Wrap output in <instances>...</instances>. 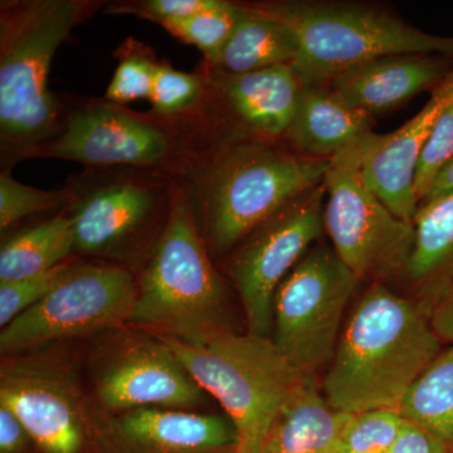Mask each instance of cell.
<instances>
[{
	"instance_id": "obj_29",
	"label": "cell",
	"mask_w": 453,
	"mask_h": 453,
	"mask_svg": "<svg viewBox=\"0 0 453 453\" xmlns=\"http://www.w3.org/2000/svg\"><path fill=\"white\" fill-rule=\"evenodd\" d=\"M61 196L43 192L14 180L9 174L0 177V229L4 231L14 223L40 211L52 210Z\"/></svg>"
},
{
	"instance_id": "obj_26",
	"label": "cell",
	"mask_w": 453,
	"mask_h": 453,
	"mask_svg": "<svg viewBox=\"0 0 453 453\" xmlns=\"http://www.w3.org/2000/svg\"><path fill=\"white\" fill-rule=\"evenodd\" d=\"M404 422L396 410L351 414L340 440L339 453H387L401 434Z\"/></svg>"
},
{
	"instance_id": "obj_37",
	"label": "cell",
	"mask_w": 453,
	"mask_h": 453,
	"mask_svg": "<svg viewBox=\"0 0 453 453\" xmlns=\"http://www.w3.org/2000/svg\"><path fill=\"white\" fill-rule=\"evenodd\" d=\"M234 453H264V442H255L251 445L238 446Z\"/></svg>"
},
{
	"instance_id": "obj_32",
	"label": "cell",
	"mask_w": 453,
	"mask_h": 453,
	"mask_svg": "<svg viewBox=\"0 0 453 453\" xmlns=\"http://www.w3.org/2000/svg\"><path fill=\"white\" fill-rule=\"evenodd\" d=\"M217 2L219 0H148V2L121 5L119 12L135 14L163 26L164 23L186 19L208 11L213 8Z\"/></svg>"
},
{
	"instance_id": "obj_30",
	"label": "cell",
	"mask_w": 453,
	"mask_h": 453,
	"mask_svg": "<svg viewBox=\"0 0 453 453\" xmlns=\"http://www.w3.org/2000/svg\"><path fill=\"white\" fill-rule=\"evenodd\" d=\"M202 91V83L193 74L179 73L165 65H157L150 101L157 112L175 113L192 106Z\"/></svg>"
},
{
	"instance_id": "obj_14",
	"label": "cell",
	"mask_w": 453,
	"mask_h": 453,
	"mask_svg": "<svg viewBox=\"0 0 453 453\" xmlns=\"http://www.w3.org/2000/svg\"><path fill=\"white\" fill-rule=\"evenodd\" d=\"M240 434L228 417L146 407L113 418L106 434L110 453H228Z\"/></svg>"
},
{
	"instance_id": "obj_15",
	"label": "cell",
	"mask_w": 453,
	"mask_h": 453,
	"mask_svg": "<svg viewBox=\"0 0 453 453\" xmlns=\"http://www.w3.org/2000/svg\"><path fill=\"white\" fill-rule=\"evenodd\" d=\"M163 131L107 107L74 112L64 133L50 144V154L94 165L150 164L169 151Z\"/></svg>"
},
{
	"instance_id": "obj_20",
	"label": "cell",
	"mask_w": 453,
	"mask_h": 453,
	"mask_svg": "<svg viewBox=\"0 0 453 453\" xmlns=\"http://www.w3.org/2000/svg\"><path fill=\"white\" fill-rule=\"evenodd\" d=\"M154 195L138 184L98 190L73 214L74 250L104 253L133 234L153 208Z\"/></svg>"
},
{
	"instance_id": "obj_21",
	"label": "cell",
	"mask_w": 453,
	"mask_h": 453,
	"mask_svg": "<svg viewBox=\"0 0 453 453\" xmlns=\"http://www.w3.org/2000/svg\"><path fill=\"white\" fill-rule=\"evenodd\" d=\"M414 229L416 241L405 279L429 311L453 285V193L422 203Z\"/></svg>"
},
{
	"instance_id": "obj_13",
	"label": "cell",
	"mask_w": 453,
	"mask_h": 453,
	"mask_svg": "<svg viewBox=\"0 0 453 453\" xmlns=\"http://www.w3.org/2000/svg\"><path fill=\"white\" fill-rule=\"evenodd\" d=\"M453 103V70L412 120L387 135L372 133L362 142L366 184L399 219L414 223L419 201L414 189L419 157L434 125Z\"/></svg>"
},
{
	"instance_id": "obj_22",
	"label": "cell",
	"mask_w": 453,
	"mask_h": 453,
	"mask_svg": "<svg viewBox=\"0 0 453 453\" xmlns=\"http://www.w3.org/2000/svg\"><path fill=\"white\" fill-rule=\"evenodd\" d=\"M299 55L296 35L281 20L243 7V16L223 47L217 65L226 73H255L294 65Z\"/></svg>"
},
{
	"instance_id": "obj_1",
	"label": "cell",
	"mask_w": 453,
	"mask_h": 453,
	"mask_svg": "<svg viewBox=\"0 0 453 453\" xmlns=\"http://www.w3.org/2000/svg\"><path fill=\"white\" fill-rule=\"evenodd\" d=\"M442 351L421 303L377 282L351 311L324 380L340 412L396 410L417 378Z\"/></svg>"
},
{
	"instance_id": "obj_33",
	"label": "cell",
	"mask_w": 453,
	"mask_h": 453,
	"mask_svg": "<svg viewBox=\"0 0 453 453\" xmlns=\"http://www.w3.org/2000/svg\"><path fill=\"white\" fill-rule=\"evenodd\" d=\"M387 453H452V449L426 429L405 421Z\"/></svg>"
},
{
	"instance_id": "obj_18",
	"label": "cell",
	"mask_w": 453,
	"mask_h": 453,
	"mask_svg": "<svg viewBox=\"0 0 453 453\" xmlns=\"http://www.w3.org/2000/svg\"><path fill=\"white\" fill-rule=\"evenodd\" d=\"M351 414L330 405L306 377L288 396L268 429L264 453H339Z\"/></svg>"
},
{
	"instance_id": "obj_10",
	"label": "cell",
	"mask_w": 453,
	"mask_h": 453,
	"mask_svg": "<svg viewBox=\"0 0 453 453\" xmlns=\"http://www.w3.org/2000/svg\"><path fill=\"white\" fill-rule=\"evenodd\" d=\"M325 195L321 184L286 205L253 231L235 256L232 279L250 334L271 338L276 292L323 234Z\"/></svg>"
},
{
	"instance_id": "obj_35",
	"label": "cell",
	"mask_w": 453,
	"mask_h": 453,
	"mask_svg": "<svg viewBox=\"0 0 453 453\" xmlns=\"http://www.w3.org/2000/svg\"><path fill=\"white\" fill-rule=\"evenodd\" d=\"M434 332L443 342H453V285L429 310Z\"/></svg>"
},
{
	"instance_id": "obj_17",
	"label": "cell",
	"mask_w": 453,
	"mask_h": 453,
	"mask_svg": "<svg viewBox=\"0 0 453 453\" xmlns=\"http://www.w3.org/2000/svg\"><path fill=\"white\" fill-rule=\"evenodd\" d=\"M374 118L351 106L327 83L303 85L285 136L300 155L330 160L372 133Z\"/></svg>"
},
{
	"instance_id": "obj_16",
	"label": "cell",
	"mask_w": 453,
	"mask_h": 453,
	"mask_svg": "<svg viewBox=\"0 0 453 453\" xmlns=\"http://www.w3.org/2000/svg\"><path fill=\"white\" fill-rule=\"evenodd\" d=\"M452 65V58L440 55L383 57L345 71L327 85L351 106L375 118L395 111L421 92L434 91Z\"/></svg>"
},
{
	"instance_id": "obj_7",
	"label": "cell",
	"mask_w": 453,
	"mask_h": 453,
	"mask_svg": "<svg viewBox=\"0 0 453 453\" xmlns=\"http://www.w3.org/2000/svg\"><path fill=\"white\" fill-rule=\"evenodd\" d=\"M362 142L330 159L324 228L334 251L357 279L405 277L416 241L414 223L396 217L366 184Z\"/></svg>"
},
{
	"instance_id": "obj_39",
	"label": "cell",
	"mask_w": 453,
	"mask_h": 453,
	"mask_svg": "<svg viewBox=\"0 0 453 453\" xmlns=\"http://www.w3.org/2000/svg\"><path fill=\"white\" fill-rule=\"evenodd\" d=\"M452 453H453V447H452Z\"/></svg>"
},
{
	"instance_id": "obj_3",
	"label": "cell",
	"mask_w": 453,
	"mask_h": 453,
	"mask_svg": "<svg viewBox=\"0 0 453 453\" xmlns=\"http://www.w3.org/2000/svg\"><path fill=\"white\" fill-rule=\"evenodd\" d=\"M89 8L79 0L3 3L0 17V129L31 144L55 131L57 103L49 89L53 57Z\"/></svg>"
},
{
	"instance_id": "obj_31",
	"label": "cell",
	"mask_w": 453,
	"mask_h": 453,
	"mask_svg": "<svg viewBox=\"0 0 453 453\" xmlns=\"http://www.w3.org/2000/svg\"><path fill=\"white\" fill-rule=\"evenodd\" d=\"M155 68L157 65L142 57L125 58L113 73L106 91L107 100L125 104L150 98Z\"/></svg>"
},
{
	"instance_id": "obj_27",
	"label": "cell",
	"mask_w": 453,
	"mask_h": 453,
	"mask_svg": "<svg viewBox=\"0 0 453 453\" xmlns=\"http://www.w3.org/2000/svg\"><path fill=\"white\" fill-rule=\"evenodd\" d=\"M70 266L61 264L41 275L0 283V327L9 324L40 303L58 283Z\"/></svg>"
},
{
	"instance_id": "obj_5",
	"label": "cell",
	"mask_w": 453,
	"mask_h": 453,
	"mask_svg": "<svg viewBox=\"0 0 453 453\" xmlns=\"http://www.w3.org/2000/svg\"><path fill=\"white\" fill-rule=\"evenodd\" d=\"M129 323L196 342L228 330L226 291L186 203L178 201L146 266Z\"/></svg>"
},
{
	"instance_id": "obj_24",
	"label": "cell",
	"mask_w": 453,
	"mask_h": 453,
	"mask_svg": "<svg viewBox=\"0 0 453 453\" xmlns=\"http://www.w3.org/2000/svg\"><path fill=\"white\" fill-rule=\"evenodd\" d=\"M74 250L73 219L57 217L27 229L3 244L0 283L41 275L62 264Z\"/></svg>"
},
{
	"instance_id": "obj_23",
	"label": "cell",
	"mask_w": 453,
	"mask_h": 453,
	"mask_svg": "<svg viewBox=\"0 0 453 453\" xmlns=\"http://www.w3.org/2000/svg\"><path fill=\"white\" fill-rule=\"evenodd\" d=\"M398 412L405 421L426 429L452 449L453 342L417 378Z\"/></svg>"
},
{
	"instance_id": "obj_34",
	"label": "cell",
	"mask_w": 453,
	"mask_h": 453,
	"mask_svg": "<svg viewBox=\"0 0 453 453\" xmlns=\"http://www.w3.org/2000/svg\"><path fill=\"white\" fill-rule=\"evenodd\" d=\"M29 441L32 438L16 414L0 404V453L23 452Z\"/></svg>"
},
{
	"instance_id": "obj_38",
	"label": "cell",
	"mask_w": 453,
	"mask_h": 453,
	"mask_svg": "<svg viewBox=\"0 0 453 453\" xmlns=\"http://www.w3.org/2000/svg\"><path fill=\"white\" fill-rule=\"evenodd\" d=\"M234 451H232V452H228V453H234Z\"/></svg>"
},
{
	"instance_id": "obj_9",
	"label": "cell",
	"mask_w": 453,
	"mask_h": 453,
	"mask_svg": "<svg viewBox=\"0 0 453 453\" xmlns=\"http://www.w3.org/2000/svg\"><path fill=\"white\" fill-rule=\"evenodd\" d=\"M135 296V282L124 268L70 266L40 303L2 329L0 350L17 353L129 323Z\"/></svg>"
},
{
	"instance_id": "obj_2",
	"label": "cell",
	"mask_w": 453,
	"mask_h": 453,
	"mask_svg": "<svg viewBox=\"0 0 453 453\" xmlns=\"http://www.w3.org/2000/svg\"><path fill=\"white\" fill-rule=\"evenodd\" d=\"M290 27L303 85H320L357 65L396 55L453 59V37H438L380 9L329 2H280L251 7Z\"/></svg>"
},
{
	"instance_id": "obj_12",
	"label": "cell",
	"mask_w": 453,
	"mask_h": 453,
	"mask_svg": "<svg viewBox=\"0 0 453 453\" xmlns=\"http://www.w3.org/2000/svg\"><path fill=\"white\" fill-rule=\"evenodd\" d=\"M97 395L106 407L124 412L146 407L184 410L204 401V390L159 338L121 348L98 375Z\"/></svg>"
},
{
	"instance_id": "obj_4",
	"label": "cell",
	"mask_w": 453,
	"mask_h": 453,
	"mask_svg": "<svg viewBox=\"0 0 453 453\" xmlns=\"http://www.w3.org/2000/svg\"><path fill=\"white\" fill-rule=\"evenodd\" d=\"M159 339L222 405L240 434L238 446L264 442L283 402L306 378L270 336L223 330L196 342Z\"/></svg>"
},
{
	"instance_id": "obj_28",
	"label": "cell",
	"mask_w": 453,
	"mask_h": 453,
	"mask_svg": "<svg viewBox=\"0 0 453 453\" xmlns=\"http://www.w3.org/2000/svg\"><path fill=\"white\" fill-rule=\"evenodd\" d=\"M452 157L453 103L438 119L417 165L414 189L419 204L427 196L434 179Z\"/></svg>"
},
{
	"instance_id": "obj_19",
	"label": "cell",
	"mask_w": 453,
	"mask_h": 453,
	"mask_svg": "<svg viewBox=\"0 0 453 453\" xmlns=\"http://www.w3.org/2000/svg\"><path fill=\"white\" fill-rule=\"evenodd\" d=\"M217 85L238 116L267 136L285 135L303 89L300 76L290 65L241 74L220 71Z\"/></svg>"
},
{
	"instance_id": "obj_25",
	"label": "cell",
	"mask_w": 453,
	"mask_h": 453,
	"mask_svg": "<svg viewBox=\"0 0 453 453\" xmlns=\"http://www.w3.org/2000/svg\"><path fill=\"white\" fill-rule=\"evenodd\" d=\"M242 16L243 7L219 0L208 11L163 26L179 40L198 47L211 62L217 65L223 47Z\"/></svg>"
},
{
	"instance_id": "obj_11",
	"label": "cell",
	"mask_w": 453,
	"mask_h": 453,
	"mask_svg": "<svg viewBox=\"0 0 453 453\" xmlns=\"http://www.w3.org/2000/svg\"><path fill=\"white\" fill-rule=\"evenodd\" d=\"M0 404L16 414L42 451L77 453L81 449V413L65 369L43 360L9 363L0 372Z\"/></svg>"
},
{
	"instance_id": "obj_36",
	"label": "cell",
	"mask_w": 453,
	"mask_h": 453,
	"mask_svg": "<svg viewBox=\"0 0 453 453\" xmlns=\"http://www.w3.org/2000/svg\"><path fill=\"white\" fill-rule=\"evenodd\" d=\"M453 193V157L446 164L445 168L441 170L440 174L434 179L427 196L422 203L434 201V199L442 198V196L452 195ZM419 204V205H421Z\"/></svg>"
},
{
	"instance_id": "obj_6",
	"label": "cell",
	"mask_w": 453,
	"mask_h": 453,
	"mask_svg": "<svg viewBox=\"0 0 453 453\" xmlns=\"http://www.w3.org/2000/svg\"><path fill=\"white\" fill-rule=\"evenodd\" d=\"M329 163L264 142L229 149L208 188L211 243L220 251L234 247L286 205L324 184Z\"/></svg>"
},
{
	"instance_id": "obj_8",
	"label": "cell",
	"mask_w": 453,
	"mask_h": 453,
	"mask_svg": "<svg viewBox=\"0 0 453 453\" xmlns=\"http://www.w3.org/2000/svg\"><path fill=\"white\" fill-rule=\"evenodd\" d=\"M359 281L333 247L315 246L280 285L271 339L305 377L332 362Z\"/></svg>"
}]
</instances>
